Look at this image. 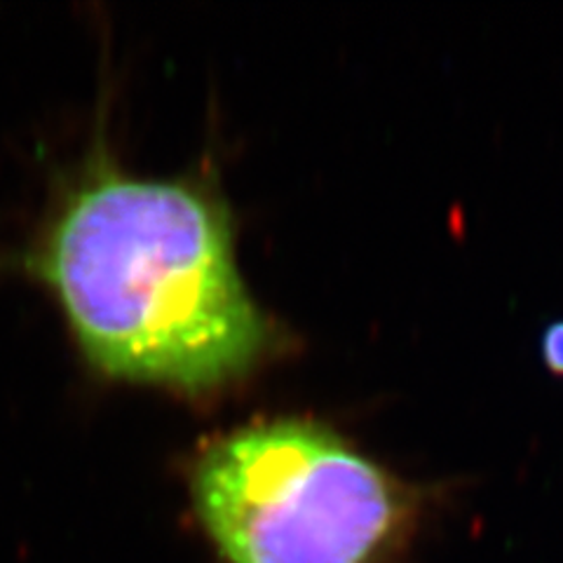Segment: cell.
<instances>
[{
	"mask_svg": "<svg viewBox=\"0 0 563 563\" xmlns=\"http://www.w3.org/2000/svg\"><path fill=\"white\" fill-rule=\"evenodd\" d=\"M101 374L202 393L244 376L271 327L238 271L223 202L192 181L97 165L29 258Z\"/></svg>",
	"mask_w": 563,
	"mask_h": 563,
	"instance_id": "6da1fadb",
	"label": "cell"
},
{
	"mask_svg": "<svg viewBox=\"0 0 563 563\" xmlns=\"http://www.w3.org/2000/svg\"><path fill=\"white\" fill-rule=\"evenodd\" d=\"M542 362L548 366V372L554 376H563V320L552 322L542 333L540 341Z\"/></svg>",
	"mask_w": 563,
	"mask_h": 563,
	"instance_id": "3957f363",
	"label": "cell"
},
{
	"mask_svg": "<svg viewBox=\"0 0 563 563\" xmlns=\"http://www.w3.org/2000/svg\"><path fill=\"white\" fill-rule=\"evenodd\" d=\"M190 496L225 563H393L428 503L341 434L294 418L214 439Z\"/></svg>",
	"mask_w": 563,
	"mask_h": 563,
	"instance_id": "7a4b0ae2",
	"label": "cell"
}]
</instances>
